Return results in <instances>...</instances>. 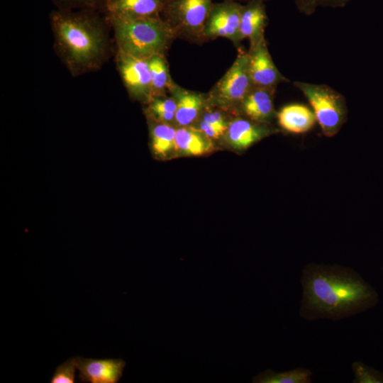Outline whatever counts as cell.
Instances as JSON below:
<instances>
[{
    "label": "cell",
    "instance_id": "obj_1",
    "mask_svg": "<svg viewBox=\"0 0 383 383\" xmlns=\"http://www.w3.org/2000/svg\"><path fill=\"white\" fill-rule=\"evenodd\" d=\"M299 316L307 321L350 318L374 307L376 289L353 269L310 262L301 271Z\"/></svg>",
    "mask_w": 383,
    "mask_h": 383
},
{
    "label": "cell",
    "instance_id": "obj_2",
    "mask_svg": "<svg viewBox=\"0 0 383 383\" xmlns=\"http://www.w3.org/2000/svg\"><path fill=\"white\" fill-rule=\"evenodd\" d=\"M99 12L55 9L50 13L55 51L73 77L99 70L109 55V24Z\"/></svg>",
    "mask_w": 383,
    "mask_h": 383
},
{
    "label": "cell",
    "instance_id": "obj_3",
    "mask_svg": "<svg viewBox=\"0 0 383 383\" xmlns=\"http://www.w3.org/2000/svg\"><path fill=\"white\" fill-rule=\"evenodd\" d=\"M105 18L113 30L117 50L140 59L164 55L177 34L160 16Z\"/></svg>",
    "mask_w": 383,
    "mask_h": 383
},
{
    "label": "cell",
    "instance_id": "obj_4",
    "mask_svg": "<svg viewBox=\"0 0 383 383\" xmlns=\"http://www.w3.org/2000/svg\"><path fill=\"white\" fill-rule=\"evenodd\" d=\"M294 84L309 102L323 134L326 137L336 135L347 119L348 108L343 96L324 84L303 82Z\"/></svg>",
    "mask_w": 383,
    "mask_h": 383
},
{
    "label": "cell",
    "instance_id": "obj_5",
    "mask_svg": "<svg viewBox=\"0 0 383 383\" xmlns=\"http://www.w3.org/2000/svg\"><path fill=\"white\" fill-rule=\"evenodd\" d=\"M253 87L248 70V52L241 50L210 91L209 100L222 108L239 106Z\"/></svg>",
    "mask_w": 383,
    "mask_h": 383
},
{
    "label": "cell",
    "instance_id": "obj_6",
    "mask_svg": "<svg viewBox=\"0 0 383 383\" xmlns=\"http://www.w3.org/2000/svg\"><path fill=\"white\" fill-rule=\"evenodd\" d=\"M213 5L212 0H167L162 13L177 33L203 35Z\"/></svg>",
    "mask_w": 383,
    "mask_h": 383
},
{
    "label": "cell",
    "instance_id": "obj_7",
    "mask_svg": "<svg viewBox=\"0 0 383 383\" xmlns=\"http://www.w3.org/2000/svg\"><path fill=\"white\" fill-rule=\"evenodd\" d=\"M116 65L129 96L134 100L147 104L152 99L148 60L137 58L117 50Z\"/></svg>",
    "mask_w": 383,
    "mask_h": 383
},
{
    "label": "cell",
    "instance_id": "obj_8",
    "mask_svg": "<svg viewBox=\"0 0 383 383\" xmlns=\"http://www.w3.org/2000/svg\"><path fill=\"white\" fill-rule=\"evenodd\" d=\"M243 6L232 1L213 4L206 21L203 36L222 37L239 43Z\"/></svg>",
    "mask_w": 383,
    "mask_h": 383
},
{
    "label": "cell",
    "instance_id": "obj_9",
    "mask_svg": "<svg viewBox=\"0 0 383 383\" xmlns=\"http://www.w3.org/2000/svg\"><path fill=\"white\" fill-rule=\"evenodd\" d=\"M248 70L254 87H275L287 81L275 66L265 39L250 45Z\"/></svg>",
    "mask_w": 383,
    "mask_h": 383
},
{
    "label": "cell",
    "instance_id": "obj_10",
    "mask_svg": "<svg viewBox=\"0 0 383 383\" xmlns=\"http://www.w3.org/2000/svg\"><path fill=\"white\" fill-rule=\"evenodd\" d=\"M82 382L117 383L122 377L126 362L121 359H91L75 357Z\"/></svg>",
    "mask_w": 383,
    "mask_h": 383
},
{
    "label": "cell",
    "instance_id": "obj_11",
    "mask_svg": "<svg viewBox=\"0 0 383 383\" xmlns=\"http://www.w3.org/2000/svg\"><path fill=\"white\" fill-rule=\"evenodd\" d=\"M278 130L267 123L253 121L249 118H238L228 123L227 138L235 149L245 150L265 137Z\"/></svg>",
    "mask_w": 383,
    "mask_h": 383
},
{
    "label": "cell",
    "instance_id": "obj_12",
    "mask_svg": "<svg viewBox=\"0 0 383 383\" xmlns=\"http://www.w3.org/2000/svg\"><path fill=\"white\" fill-rule=\"evenodd\" d=\"M167 0H106L105 16L143 18L160 16Z\"/></svg>",
    "mask_w": 383,
    "mask_h": 383
},
{
    "label": "cell",
    "instance_id": "obj_13",
    "mask_svg": "<svg viewBox=\"0 0 383 383\" xmlns=\"http://www.w3.org/2000/svg\"><path fill=\"white\" fill-rule=\"evenodd\" d=\"M275 87H253L239 107L249 119L268 123L277 113L274 106Z\"/></svg>",
    "mask_w": 383,
    "mask_h": 383
},
{
    "label": "cell",
    "instance_id": "obj_14",
    "mask_svg": "<svg viewBox=\"0 0 383 383\" xmlns=\"http://www.w3.org/2000/svg\"><path fill=\"white\" fill-rule=\"evenodd\" d=\"M267 21L262 0H252L243 6L239 30L240 40L248 38L250 45H252L265 38Z\"/></svg>",
    "mask_w": 383,
    "mask_h": 383
},
{
    "label": "cell",
    "instance_id": "obj_15",
    "mask_svg": "<svg viewBox=\"0 0 383 383\" xmlns=\"http://www.w3.org/2000/svg\"><path fill=\"white\" fill-rule=\"evenodd\" d=\"M279 126L292 134H301L314 126L316 118L312 109L302 104L283 106L276 115Z\"/></svg>",
    "mask_w": 383,
    "mask_h": 383
},
{
    "label": "cell",
    "instance_id": "obj_16",
    "mask_svg": "<svg viewBox=\"0 0 383 383\" xmlns=\"http://www.w3.org/2000/svg\"><path fill=\"white\" fill-rule=\"evenodd\" d=\"M169 89L177 102L175 122L181 127L189 126L198 118L205 103L201 94L184 89L173 83Z\"/></svg>",
    "mask_w": 383,
    "mask_h": 383
},
{
    "label": "cell",
    "instance_id": "obj_17",
    "mask_svg": "<svg viewBox=\"0 0 383 383\" xmlns=\"http://www.w3.org/2000/svg\"><path fill=\"white\" fill-rule=\"evenodd\" d=\"M213 144L201 131L189 126L176 131L175 150L188 155H201L211 150Z\"/></svg>",
    "mask_w": 383,
    "mask_h": 383
},
{
    "label": "cell",
    "instance_id": "obj_18",
    "mask_svg": "<svg viewBox=\"0 0 383 383\" xmlns=\"http://www.w3.org/2000/svg\"><path fill=\"white\" fill-rule=\"evenodd\" d=\"M150 148L156 157H167L174 149L176 131L170 123L149 118Z\"/></svg>",
    "mask_w": 383,
    "mask_h": 383
},
{
    "label": "cell",
    "instance_id": "obj_19",
    "mask_svg": "<svg viewBox=\"0 0 383 383\" xmlns=\"http://www.w3.org/2000/svg\"><path fill=\"white\" fill-rule=\"evenodd\" d=\"M313 372L307 368L297 367L289 371L275 372L270 369L252 378L253 383H311Z\"/></svg>",
    "mask_w": 383,
    "mask_h": 383
},
{
    "label": "cell",
    "instance_id": "obj_20",
    "mask_svg": "<svg viewBox=\"0 0 383 383\" xmlns=\"http://www.w3.org/2000/svg\"><path fill=\"white\" fill-rule=\"evenodd\" d=\"M151 76L152 98L164 96L172 84L164 55H157L148 60Z\"/></svg>",
    "mask_w": 383,
    "mask_h": 383
},
{
    "label": "cell",
    "instance_id": "obj_21",
    "mask_svg": "<svg viewBox=\"0 0 383 383\" xmlns=\"http://www.w3.org/2000/svg\"><path fill=\"white\" fill-rule=\"evenodd\" d=\"M147 105L146 113L149 118L166 123L174 120L177 102L174 97L155 96Z\"/></svg>",
    "mask_w": 383,
    "mask_h": 383
},
{
    "label": "cell",
    "instance_id": "obj_22",
    "mask_svg": "<svg viewBox=\"0 0 383 383\" xmlns=\"http://www.w3.org/2000/svg\"><path fill=\"white\" fill-rule=\"evenodd\" d=\"M354 374L353 383H383V373L360 361L351 365Z\"/></svg>",
    "mask_w": 383,
    "mask_h": 383
},
{
    "label": "cell",
    "instance_id": "obj_23",
    "mask_svg": "<svg viewBox=\"0 0 383 383\" xmlns=\"http://www.w3.org/2000/svg\"><path fill=\"white\" fill-rule=\"evenodd\" d=\"M106 0H51L56 9L101 11Z\"/></svg>",
    "mask_w": 383,
    "mask_h": 383
},
{
    "label": "cell",
    "instance_id": "obj_24",
    "mask_svg": "<svg viewBox=\"0 0 383 383\" xmlns=\"http://www.w3.org/2000/svg\"><path fill=\"white\" fill-rule=\"evenodd\" d=\"M75 357H72L57 367L50 382V383H74L75 382L76 370Z\"/></svg>",
    "mask_w": 383,
    "mask_h": 383
},
{
    "label": "cell",
    "instance_id": "obj_25",
    "mask_svg": "<svg viewBox=\"0 0 383 383\" xmlns=\"http://www.w3.org/2000/svg\"><path fill=\"white\" fill-rule=\"evenodd\" d=\"M299 9L305 13H311L318 6L340 7L349 0H294Z\"/></svg>",
    "mask_w": 383,
    "mask_h": 383
},
{
    "label": "cell",
    "instance_id": "obj_26",
    "mask_svg": "<svg viewBox=\"0 0 383 383\" xmlns=\"http://www.w3.org/2000/svg\"><path fill=\"white\" fill-rule=\"evenodd\" d=\"M202 121L213 126L223 134L226 131L228 126L221 113L216 111L206 112L203 116Z\"/></svg>",
    "mask_w": 383,
    "mask_h": 383
},
{
    "label": "cell",
    "instance_id": "obj_27",
    "mask_svg": "<svg viewBox=\"0 0 383 383\" xmlns=\"http://www.w3.org/2000/svg\"><path fill=\"white\" fill-rule=\"evenodd\" d=\"M210 139H217L223 135L218 130L204 121L199 123V128Z\"/></svg>",
    "mask_w": 383,
    "mask_h": 383
},
{
    "label": "cell",
    "instance_id": "obj_28",
    "mask_svg": "<svg viewBox=\"0 0 383 383\" xmlns=\"http://www.w3.org/2000/svg\"><path fill=\"white\" fill-rule=\"evenodd\" d=\"M381 271H382V272H383V266H382V268H381Z\"/></svg>",
    "mask_w": 383,
    "mask_h": 383
}]
</instances>
